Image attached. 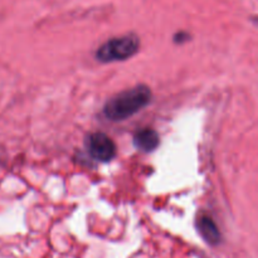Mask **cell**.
<instances>
[{"label": "cell", "mask_w": 258, "mask_h": 258, "mask_svg": "<svg viewBox=\"0 0 258 258\" xmlns=\"http://www.w3.org/2000/svg\"><path fill=\"white\" fill-rule=\"evenodd\" d=\"M150 101V88L145 85L135 86L108 100L103 107V113L111 121H123L143 110Z\"/></svg>", "instance_id": "1"}, {"label": "cell", "mask_w": 258, "mask_h": 258, "mask_svg": "<svg viewBox=\"0 0 258 258\" xmlns=\"http://www.w3.org/2000/svg\"><path fill=\"white\" fill-rule=\"evenodd\" d=\"M139 47H140V39L134 34L112 38L98 48L96 52V58L103 63L126 60L138 53Z\"/></svg>", "instance_id": "2"}, {"label": "cell", "mask_w": 258, "mask_h": 258, "mask_svg": "<svg viewBox=\"0 0 258 258\" xmlns=\"http://www.w3.org/2000/svg\"><path fill=\"white\" fill-rule=\"evenodd\" d=\"M91 156L98 161H110L116 155V145L112 139L103 133H95L90 135L87 141Z\"/></svg>", "instance_id": "3"}, {"label": "cell", "mask_w": 258, "mask_h": 258, "mask_svg": "<svg viewBox=\"0 0 258 258\" xmlns=\"http://www.w3.org/2000/svg\"><path fill=\"white\" fill-rule=\"evenodd\" d=\"M197 229L202 238L211 246H217L221 242L222 236L216 222L209 216H201L197 219Z\"/></svg>", "instance_id": "4"}, {"label": "cell", "mask_w": 258, "mask_h": 258, "mask_svg": "<svg viewBox=\"0 0 258 258\" xmlns=\"http://www.w3.org/2000/svg\"><path fill=\"white\" fill-rule=\"evenodd\" d=\"M134 143L138 149L143 151H153L159 145V135L153 128H143L134 136Z\"/></svg>", "instance_id": "5"}]
</instances>
